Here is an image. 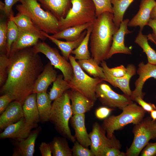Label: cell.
Returning <instances> with one entry per match:
<instances>
[{"label":"cell","instance_id":"1","mask_svg":"<svg viewBox=\"0 0 156 156\" xmlns=\"http://www.w3.org/2000/svg\"><path fill=\"white\" fill-rule=\"evenodd\" d=\"M9 57L7 77L1 87L0 92L8 94L12 101H18L23 105L26 98L33 93L36 81L44 66L33 47L16 52Z\"/></svg>","mask_w":156,"mask_h":156},{"label":"cell","instance_id":"2","mask_svg":"<svg viewBox=\"0 0 156 156\" xmlns=\"http://www.w3.org/2000/svg\"><path fill=\"white\" fill-rule=\"evenodd\" d=\"M113 14L105 12L96 17L92 24L90 34L92 57L98 64L108 59L113 36L118 30L113 21Z\"/></svg>","mask_w":156,"mask_h":156},{"label":"cell","instance_id":"3","mask_svg":"<svg viewBox=\"0 0 156 156\" xmlns=\"http://www.w3.org/2000/svg\"><path fill=\"white\" fill-rule=\"evenodd\" d=\"M17 5L18 13L29 17L42 31L53 34L60 31L59 20L51 12L44 10L37 0H20Z\"/></svg>","mask_w":156,"mask_h":156},{"label":"cell","instance_id":"4","mask_svg":"<svg viewBox=\"0 0 156 156\" xmlns=\"http://www.w3.org/2000/svg\"><path fill=\"white\" fill-rule=\"evenodd\" d=\"M68 90L54 101L52 105L49 120L60 134L73 143L76 139L72 134L69 122L73 115Z\"/></svg>","mask_w":156,"mask_h":156},{"label":"cell","instance_id":"5","mask_svg":"<svg viewBox=\"0 0 156 156\" xmlns=\"http://www.w3.org/2000/svg\"><path fill=\"white\" fill-rule=\"evenodd\" d=\"M72 6L66 16L59 20L60 31L70 27L93 23L96 18L92 0H71Z\"/></svg>","mask_w":156,"mask_h":156},{"label":"cell","instance_id":"6","mask_svg":"<svg viewBox=\"0 0 156 156\" xmlns=\"http://www.w3.org/2000/svg\"><path fill=\"white\" fill-rule=\"evenodd\" d=\"M122 110L120 114L113 115L105 119L101 125L109 139L113 138L115 131L120 129L129 124L135 125L139 123L146 113L140 106L134 103L126 106Z\"/></svg>","mask_w":156,"mask_h":156},{"label":"cell","instance_id":"7","mask_svg":"<svg viewBox=\"0 0 156 156\" xmlns=\"http://www.w3.org/2000/svg\"><path fill=\"white\" fill-rule=\"evenodd\" d=\"M132 143L125 153L126 156H138L150 140L156 139V121L147 117L135 125Z\"/></svg>","mask_w":156,"mask_h":156},{"label":"cell","instance_id":"8","mask_svg":"<svg viewBox=\"0 0 156 156\" xmlns=\"http://www.w3.org/2000/svg\"><path fill=\"white\" fill-rule=\"evenodd\" d=\"M69 60L73 70V76L69 81L71 89L77 90L95 103L97 98L96 90L97 85L103 81L98 78L88 75L80 67L74 56L70 55Z\"/></svg>","mask_w":156,"mask_h":156},{"label":"cell","instance_id":"9","mask_svg":"<svg viewBox=\"0 0 156 156\" xmlns=\"http://www.w3.org/2000/svg\"><path fill=\"white\" fill-rule=\"evenodd\" d=\"M33 48L35 53L44 54L54 68L60 70L65 80L68 81L71 80L74 74L72 66L70 62L60 55L56 49L51 47L43 41H39Z\"/></svg>","mask_w":156,"mask_h":156},{"label":"cell","instance_id":"10","mask_svg":"<svg viewBox=\"0 0 156 156\" xmlns=\"http://www.w3.org/2000/svg\"><path fill=\"white\" fill-rule=\"evenodd\" d=\"M106 131L98 122L94 123L92 131L89 134L91 140L90 150L94 156H103L106 150L109 148L120 149V142L114 136L112 139L108 138Z\"/></svg>","mask_w":156,"mask_h":156},{"label":"cell","instance_id":"11","mask_svg":"<svg viewBox=\"0 0 156 156\" xmlns=\"http://www.w3.org/2000/svg\"><path fill=\"white\" fill-rule=\"evenodd\" d=\"M103 81L97 85L96 90V97L103 105L122 110L126 106L133 103L130 96L124 94H121L116 93Z\"/></svg>","mask_w":156,"mask_h":156},{"label":"cell","instance_id":"12","mask_svg":"<svg viewBox=\"0 0 156 156\" xmlns=\"http://www.w3.org/2000/svg\"><path fill=\"white\" fill-rule=\"evenodd\" d=\"M103 69L105 79V81L110 83L115 88H119L124 94L131 97L132 91L129 86L130 79L136 73V69L135 65L132 64H128L126 68L127 72L123 77H116L110 73L108 70V66L105 60L100 63Z\"/></svg>","mask_w":156,"mask_h":156},{"label":"cell","instance_id":"13","mask_svg":"<svg viewBox=\"0 0 156 156\" xmlns=\"http://www.w3.org/2000/svg\"><path fill=\"white\" fill-rule=\"evenodd\" d=\"M38 127L37 124H31L24 117L17 122L5 128L0 134L1 139L10 138L19 140L27 137L32 129Z\"/></svg>","mask_w":156,"mask_h":156},{"label":"cell","instance_id":"14","mask_svg":"<svg viewBox=\"0 0 156 156\" xmlns=\"http://www.w3.org/2000/svg\"><path fill=\"white\" fill-rule=\"evenodd\" d=\"M136 72L139 77L135 82V88L132 91L131 97L133 101L137 97L143 99L145 93L142 90L145 83L148 79L153 78L156 79V65L148 63L145 64L143 62H141L138 65Z\"/></svg>","mask_w":156,"mask_h":156},{"label":"cell","instance_id":"15","mask_svg":"<svg viewBox=\"0 0 156 156\" xmlns=\"http://www.w3.org/2000/svg\"><path fill=\"white\" fill-rule=\"evenodd\" d=\"M129 21L128 18L123 20L121 22L119 28L114 34L108 59L117 53L131 54L132 47L126 46L124 43L125 35L132 32L128 29V23Z\"/></svg>","mask_w":156,"mask_h":156},{"label":"cell","instance_id":"16","mask_svg":"<svg viewBox=\"0 0 156 156\" xmlns=\"http://www.w3.org/2000/svg\"><path fill=\"white\" fill-rule=\"evenodd\" d=\"M41 130L40 127L32 130L28 136L19 140H15L13 156H33L35 152L36 139Z\"/></svg>","mask_w":156,"mask_h":156},{"label":"cell","instance_id":"17","mask_svg":"<svg viewBox=\"0 0 156 156\" xmlns=\"http://www.w3.org/2000/svg\"><path fill=\"white\" fill-rule=\"evenodd\" d=\"M155 0H141L139 9L137 14L129 21L128 26H138L142 31L147 25L151 18L152 11L156 4Z\"/></svg>","mask_w":156,"mask_h":156},{"label":"cell","instance_id":"18","mask_svg":"<svg viewBox=\"0 0 156 156\" xmlns=\"http://www.w3.org/2000/svg\"><path fill=\"white\" fill-rule=\"evenodd\" d=\"M22 105L16 101H12L0 116V129H4L24 117Z\"/></svg>","mask_w":156,"mask_h":156},{"label":"cell","instance_id":"19","mask_svg":"<svg viewBox=\"0 0 156 156\" xmlns=\"http://www.w3.org/2000/svg\"><path fill=\"white\" fill-rule=\"evenodd\" d=\"M73 116L70 118V123L75 131L74 136L81 145L88 148L91 145V142L85 126V114H77Z\"/></svg>","mask_w":156,"mask_h":156},{"label":"cell","instance_id":"20","mask_svg":"<svg viewBox=\"0 0 156 156\" xmlns=\"http://www.w3.org/2000/svg\"><path fill=\"white\" fill-rule=\"evenodd\" d=\"M57 73L50 62L44 66L34 85L33 93L47 92L49 86L55 80Z\"/></svg>","mask_w":156,"mask_h":156},{"label":"cell","instance_id":"21","mask_svg":"<svg viewBox=\"0 0 156 156\" xmlns=\"http://www.w3.org/2000/svg\"><path fill=\"white\" fill-rule=\"evenodd\" d=\"M46 10L59 20L64 18L72 7L71 0H37Z\"/></svg>","mask_w":156,"mask_h":156},{"label":"cell","instance_id":"22","mask_svg":"<svg viewBox=\"0 0 156 156\" xmlns=\"http://www.w3.org/2000/svg\"><path fill=\"white\" fill-rule=\"evenodd\" d=\"M68 92L73 115L85 114L93 107L94 103L80 92L73 89Z\"/></svg>","mask_w":156,"mask_h":156},{"label":"cell","instance_id":"23","mask_svg":"<svg viewBox=\"0 0 156 156\" xmlns=\"http://www.w3.org/2000/svg\"><path fill=\"white\" fill-rule=\"evenodd\" d=\"M9 19L13 21L18 28L36 35L40 39L44 40L47 38L43 34V31L27 16L18 13L15 16L12 15Z\"/></svg>","mask_w":156,"mask_h":156},{"label":"cell","instance_id":"24","mask_svg":"<svg viewBox=\"0 0 156 156\" xmlns=\"http://www.w3.org/2000/svg\"><path fill=\"white\" fill-rule=\"evenodd\" d=\"M37 94L33 93L25 99L23 105L24 117L31 124H37L40 118L36 103Z\"/></svg>","mask_w":156,"mask_h":156},{"label":"cell","instance_id":"25","mask_svg":"<svg viewBox=\"0 0 156 156\" xmlns=\"http://www.w3.org/2000/svg\"><path fill=\"white\" fill-rule=\"evenodd\" d=\"M18 29V37L12 45L9 55L23 49L33 47L39 41L40 38L36 35Z\"/></svg>","mask_w":156,"mask_h":156},{"label":"cell","instance_id":"26","mask_svg":"<svg viewBox=\"0 0 156 156\" xmlns=\"http://www.w3.org/2000/svg\"><path fill=\"white\" fill-rule=\"evenodd\" d=\"M86 30L84 31L80 37L75 41H63L54 38L48 34L43 31L44 35L57 46L61 51L62 56L67 61L69 60L72 51L77 48L82 42L86 34Z\"/></svg>","mask_w":156,"mask_h":156},{"label":"cell","instance_id":"27","mask_svg":"<svg viewBox=\"0 0 156 156\" xmlns=\"http://www.w3.org/2000/svg\"><path fill=\"white\" fill-rule=\"evenodd\" d=\"M52 101L47 92L37 93L36 103L40 120L44 122L49 120L52 108Z\"/></svg>","mask_w":156,"mask_h":156},{"label":"cell","instance_id":"28","mask_svg":"<svg viewBox=\"0 0 156 156\" xmlns=\"http://www.w3.org/2000/svg\"><path fill=\"white\" fill-rule=\"evenodd\" d=\"M92 24L88 23L70 27L60 31L51 36L59 40L64 39L66 41H74L78 39L82 33Z\"/></svg>","mask_w":156,"mask_h":156},{"label":"cell","instance_id":"29","mask_svg":"<svg viewBox=\"0 0 156 156\" xmlns=\"http://www.w3.org/2000/svg\"><path fill=\"white\" fill-rule=\"evenodd\" d=\"M53 156H72V151L65 137L55 136L50 143Z\"/></svg>","mask_w":156,"mask_h":156},{"label":"cell","instance_id":"30","mask_svg":"<svg viewBox=\"0 0 156 156\" xmlns=\"http://www.w3.org/2000/svg\"><path fill=\"white\" fill-rule=\"evenodd\" d=\"M77 62L81 68L90 75L105 81V77L103 67L100 66L92 57Z\"/></svg>","mask_w":156,"mask_h":156},{"label":"cell","instance_id":"31","mask_svg":"<svg viewBox=\"0 0 156 156\" xmlns=\"http://www.w3.org/2000/svg\"><path fill=\"white\" fill-rule=\"evenodd\" d=\"M134 0H111L113 5V21L117 29L123 21L124 14Z\"/></svg>","mask_w":156,"mask_h":156},{"label":"cell","instance_id":"32","mask_svg":"<svg viewBox=\"0 0 156 156\" xmlns=\"http://www.w3.org/2000/svg\"><path fill=\"white\" fill-rule=\"evenodd\" d=\"M70 89L71 87L70 82L64 79L63 74L58 75L53 82L49 94L51 100L52 101L57 99Z\"/></svg>","mask_w":156,"mask_h":156},{"label":"cell","instance_id":"33","mask_svg":"<svg viewBox=\"0 0 156 156\" xmlns=\"http://www.w3.org/2000/svg\"><path fill=\"white\" fill-rule=\"evenodd\" d=\"M140 30L136 37L135 42L137 44L145 53L147 57L148 63L156 65V52L149 45L147 35L143 34Z\"/></svg>","mask_w":156,"mask_h":156},{"label":"cell","instance_id":"34","mask_svg":"<svg viewBox=\"0 0 156 156\" xmlns=\"http://www.w3.org/2000/svg\"><path fill=\"white\" fill-rule=\"evenodd\" d=\"M92 29V24L87 29L86 34L80 45L72 51L71 53L74 55L76 60L88 59L91 58L88 45Z\"/></svg>","mask_w":156,"mask_h":156},{"label":"cell","instance_id":"35","mask_svg":"<svg viewBox=\"0 0 156 156\" xmlns=\"http://www.w3.org/2000/svg\"><path fill=\"white\" fill-rule=\"evenodd\" d=\"M19 33L17 26L13 21L9 19L7 23L6 44L7 55L8 57L12 45L17 39Z\"/></svg>","mask_w":156,"mask_h":156},{"label":"cell","instance_id":"36","mask_svg":"<svg viewBox=\"0 0 156 156\" xmlns=\"http://www.w3.org/2000/svg\"><path fill=\"white\" fill-rule=\"evenodd\" d=\"M95 8L96 17L103 13L109 12L113 14L111 0H92Z\"/></svg>","mask_w":156,"mask_h":156},{"label":"cell","instance_id":"37","mask_svg":"<svg viewBox=\"0 0 156 156\" xmlns=\"http://www.w3.org/2000/svg\"><path fill=\"white\" fill-rule=\"evenodd\" d=\"M9 64V58L7 54L0 53V86L5 83L7 77Z\"/></svg>","mask_w":156,"mask_h":156},{"label":"cell","instance_id":"38","mask_svg":"<svg viewBox=\"0 0 156 156\" xmlns=\"http://www.w3.org/2000/svg\"><path fill=\"white\" fill-rule=\"evenodd\" d=\"M0 22V53L7 54V23L1 17Z\"/></svg>","mask_w":156,"mask_h":156},{"label":"cell","instance_id":"39","mask_svg":"<svg viewBox=\"0 0 156 156\" xmlns=\"http://www.w3.org/2000/svg\"><path fill=\"white\" fill-rule=\"evenodd\" d=\"M74 143L72 148L73 156H94L90 149L83 146L77 141H76Z\"/></svg>","mask_w":156,"mask_h":156},{"label":"cell","instance_id":"40","mask_svg":"<svg viewBox=\"0 0 156 156\" xmlns=\"http://www.w3.org/2000/svg\"><path fill=\"white\" fill-rule=\"evenodd\" d=\"M108 68L111 75L116 77H123L126 75L127 72V68L122 65L113 68L108 67Z\"/></svg>","mask_w":156,"mask_h":156},{"label":"cell","instance_id":"41","mask_svg":"<svg viewBox=\"0 0 156 156\" xmlns=\"http://www.w3.org/2000/svg\"><path fill=\"white\" fill-rule=\"evenodd\" d=\"M142 150L141 156L156 155V142L148 143Z\"/></svg>","mask_w":156,"mask_h":156},{"label":"cell","instance_id":"42","mask_svg":"<svg viewBox=\"0 0 156 156\" xmlns=\"http://www.w3.org/2000/svg\"><path fill=\"white\" fill-rule=\"evenodd\" d=\"M114 109V108L106 106L100 107L96 111V116L99 119H105Z\"/></svg>","mask_w":156,"mask_h":156},{"label":"cell","instance_id":"43","mask_svg":"<svg viewBox=\"0 0 156 156\" xmlns=\"http://www.w3.org/2000/svg\"><path fill=\"white\" fill-rule=\"evenodd\" d=\"M20 0H4V5L2 10L6 16L9 18L13 15L12 8L13 6Z\"/></svg>","mask_w":156,"mask_h":156},{"label":"cell","instance_id":"44","mask_svg":"<svg viewBox=\"0 0 156 156\" xmlns=\"http://www.w3.org/2000/svg\"><path fill=\"white\" fill-rule=\"evenodd\" d=\"M134 101L138 103L142 108L146 112H150L155 109L156 107L154 104L148 103L144 101L143 99L140 97H136Z\"/></svg>","mask_w":156,"mask_h":156},{"label":"cell","instance_id":"45","mask_svg":"<svg viewBox=\"0 0 156 156\" xmlns=\"http://www.w3.org/2000/svg\"><path fill=\"white\" fill-rule=\"evenodd\" d=\"M152 30L151 34L147 35L148 40L154 43L156 45V20L150 18L148 25Z\"/></svg>","mask_w":156,"mask_h":156},{"label":"cell","instance_id":"46","mask_svg":"<svg viewBox=\"0 0 156 156\" xmlns=\"http://www.w3.org/2000/svg\"><path fill=\"white\" fill-rule=\"evenodd\" d=\"M12 100L9 95L4 94L0 97V114H1L5 109Z\"/></svg>","mask_w":156,"mask_h":156},{"label":"cell","instance_id":"47","mask_svg":"<svg viewBox=\"0 0 156 156\" xmlns=\"http://www.w3.org/2000/svg\"><path fill=\"white\" fill-rule=\"evenodd\" d=\"M117 148H109L105 150L103 156H126V153L121 152Z\"/></svg>","mask_w":156,"mask_h":156},{"label":"cell","instance_id":"48","mask_svg":"<svg viewBox=\"0 0 156 156\" xmlns=\"http://www.w3.org/2000/svg\"><path fill=\"white\" fill-rule=\"evenodd\" d=\"M39 149L42 156H51L52 152L50 143L42 142L40 144Z\"/></svg>","mask_w":156,"mask_h":156},{"label":"cell","instance_id":"49","mask_svg":"<svg viewBox=\"0 0 156 156\" xmlns=\"http://www.w3.org/2000/svg\"><path fill=\"white\" fill-rule=\"evenodd\" d=\"M151 18L156 20V3L151 12Z\"/></svg>","mask_w":156,"mask_h":156},{"label":"cell","instance_id":"50","mask_svg":"<svg viewBox=\"0 0 156 156\" xmlns=\"http://www.w3.org/2000/svg\"><path fill=\"white\" fill-rule=\"evenodd\" d=\"M151 118L153 121L156 120V108L150 112Z\"/></svg>","mask_w":156,"mask_h":156},{"label":"cell","instance_id":"51","mask_svg":"<svg viewBox=\"0 0 156 156\" xmlns=\"http://www.w3.org/2000/svg\"></svg>","mask_w":156,"mask_h":156}]
</instances>
